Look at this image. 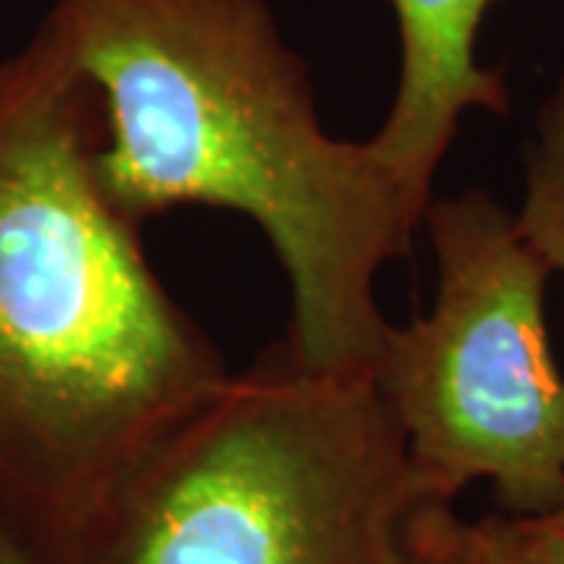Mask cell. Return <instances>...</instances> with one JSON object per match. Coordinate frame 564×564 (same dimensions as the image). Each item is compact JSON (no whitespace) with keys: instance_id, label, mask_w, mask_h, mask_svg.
Returning <instances> with one entry per match:
<instances>
[{"instance_id":"4","label":"cell","mask_w":564,"mask_h":564,"mask_svg":"<svg viewBox=\"0 0 564 564\" xmlns=\"http://www.w3.org/2000/svg\"><path fill=\"white\" fill-rule=\"evenodd\" d=\"M436 302L389 326L373 389L430 496L455 502L477 480L511 518L564 496V373L545 329V267L514 214L486 192L423 210Z\"/></svg>"},{"instance_id":"9","label":"cell","mask_w":564,"mask_h":564,"mask_svg":"<svg viewBox=\"0 0 564 564\" xmlns=\"http://www.w3.org/2000/svg\"><path fill=\"white\" fill-rule=\"evenodd\" d=\"M0 564H39L35 552L22 540V533L0 511Z\"/></svg>"},{"instance_id":"6","label":"cell","mask_w":564,"mask_h":564,"mask_svg":"<svg viewBox=\"0 0 564 564\" xmlns=\"http://www.w3.org/2000/svg\"><path fill=\"white\" fill-rule=\"evenodd\" d=\"M514 226L549 273H564V76L536 113L524 202Z\"/></svg>"},{"instance_id":"5","label":"cell","mask_w":564,"mask_h":564,"mask_svg":"<svg viewBox=\"0 0 564 564\" xmlns=\"http://www.w3.org/2000/svg\"><path fill=\"white\" fill-rule=\"evenodd\" d=\"M399 22L402 73L383 126L370 135L411 214L423 223L436 173L467 110H508L499 69L477 61L486 13L499 0H386Z\"/></svg>"},{"instance_id":"8","label":"cell","mask_w":564,"mask_h":564,"mask_svg":"<svg viewBox=\"0 0 564 564\" xmlns=\"http://www.w3.org/2000/svg\"><path fill=\"white\" fill-rule=\"evenodd\" d=\"M536 564H564V496L536 518H514Z\"/></svg>"},{"instance_id":"1","label":"cell","mask_w":564,"mask_h":564,"mask_svg":"<svg viewBox=\"0 0 564 564\" xmlns=\"http://www.w3.org/2000/svg\"><path fill=\"white\" fill-rule=\"evenodd\" d=\"M41 29L98 95L95 170L141 226L176 207L242 214L289 282L292 355L370 377L377 280L421 220L370 139L323 129L304 61L263 0H54Z\"/></svg>"},{"instance_id":"2","label":"cell","mask_w":564,"mask_h":564,"mask_svg":"<svg viewBox=\"0 0 564 564\" xmlns=\"http://www.w3.org/2000/svg\"><path fill=\"white\" fill-rule=\"evenodd\" d=\"M101 107L44 29L0 57V511L47 562L226 380L104 195Z\"/></svg>"},{"instance_id":"7","label":"cell","mask_w":564,"mask_h":564,"mask_svg":"<svg viewBox=\"0 0 564 564\" xmlns=\"http://www.w3.org/2000/svg\"><path fill=\"white\" fill-rule=\"evenodd\" d=\"M414 564H536L511 514L467 521L455 502L426 499L411 521Z\"/></svg>"},{"instance_id":"3","label":"cell","mask_w":564,"mask_h":564,"mask_svg":"<svg viewBox=\"0 0 564 564\" xmlns=\"http://www.w3.org/2000/svg\"><path fill=\"white\" fill-rule=\"evenodd\" d=\"M426 499L373 380L311 370L280 339L39 564H414Z\"/></svg>"}]
</instances>
